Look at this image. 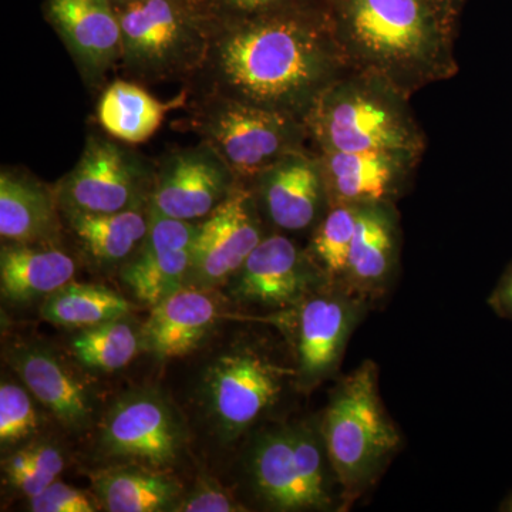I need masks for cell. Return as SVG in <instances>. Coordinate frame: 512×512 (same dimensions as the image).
I'll return each instance as SVG.
<instances>
[{"label": "cell", "instance_id": "1", "mask_svg": "<svg viewBox=\"0 0 512 512\" xmlns=\"http://www.w3.org/2000/svg\"><path fill=\"white\" fill-rule=\"evenodd\" d=\"M349 72L325 2L214 25L200 76L204 96L227 97L305 121Z\"/></svg>", "mask_w": 512, "mask_h": 512}, {"label": "cell", "instance_id": "2", "mask_svg": "<svg viewBox=\"0 0 512 512\" xmlns=\"http://www.w3.org/2000/svg\"><path fill=\"white\" fill-rule=\"evenodd\" d=\"M350 72L412 97L458 73V26L430 0H323Z\"/></svg>", "mask_w": 512, "mask_h": 512}, {"label": "cell", "instance_id": "3", "mask_svg": "<svg viewBox=\"0 0 512 512\" xmlns=\"http://www.w3.org/2000/svg\"><path fill=\"white\" fill-rule=\"evenodd\" d=\"M313 151H390L421 157L426 134L410 97L389 83L349 72L326 90L305 120Z\"/></svg>", "mask_w": 512, "mask_h": 512}, {"label": "cell", "instance_id": "4", "mask_svg": "<svg viewBox=\"0 0 512 512\" xmlns=\"http://www.w3.org/2000/svg\"><path fill=\"white\" fill-rule=\"evenodd\" d=\"M379 375L365 362L340 380L330 396L320 431L336 480L340 510H349L376 484L402 444V436L384 409Z\"/></svg>", "mask_w": 512, "mask_h": 512}, {"label": "cell", "instance_id": "5", "mask_svg": "<svg viewBox=\"0 0 512 512\" xmlns=\"http://www.w3.org/2000/svg\"><path fill=\"white\" fill-rule=\"evenodd\" d=\"M123 35L121 69L138 84L194 82L210 53L214 23L198 0L114 5Z\"/></svg>", "mask_w": 512, "mask_h": 512}, {"label": "cell", "instance_id": "6", "mask_svg": "<svg viewBox=\"0 0 512 512\" xmlns=\"http://www.w3.org/2000/svg\"><path fill=\"white\" fill-rule=\"evenodd\" d=\"M245 476L266 510L330 511L342 504L320 424H284L256 434L245 456Z\"/></svg>", "mask_w": 512, "mask_h": 512}, {"label": "cell", "instance_id": "7", "mask_svg": "<svg viewBox=\"0 0 512 512\" xmlns=\"http://www.w3.org/2000/svg\"><path fill=\"white\" fill-rule=\"evenodd\" d=\"M295 366H286L268 349L238 340L205 365L198 397L205 420L222 444L237 441L284 393Z\"/></svg>", "mask_w": 512, "mask_h": 512}, {"label": "cell", "instance_id": "8", "mask_svg": "<svg viewBox=\"0 0 512 512\" xmlns=\"http://www.w3.org/2000/svg\"><path fill=\"white\" fill-rule=\"evenodd\" d=\"M194 130L247 184L279 160L312 150L305 121L220 96H202Z\"/></svg>", "mask_w": 512, "mask_h": 512}, {"label": "cell", "instance_id": "9", "mask_svg": "<svg viewBox=\"0 0 512 512\" xmlns=\"http://www.w3.org/2000/svg\"><path fill=\"white\" fill-rule=\"evenodd\" d=\"M365 298L343 282H328L302 302L268 318L288 339L295 360V383L311 392L338 370Z\"/></svg>", "mask_w": 512, "mask_h": 512}, {"label": "cell", "instance_id": "10", "mask_svg": "<svg viewBox=\"0 0 512 512\" xmlns=\"http://www.w3.org/2000/svg\"><path fill=\"white\" fill-rule=\"evenodd\" d=\"M156 163L130 144L90 133L82 156L55 187L60 211L113 214L150 204Z\"/></svg>", "mask_w": 512, "mask_h": 512}, {"label": "cell", "instance_id": "11", "mask_svg": "<svg viewBox=\"0 0 512 512\" xmlns=\"http://www.w3.org/2000/svg\"><path fill=\"white\" fill-rule=\"evenodd\" d=\"M185 430L177 409L160 390L144 387L117 397L99 423L97 450L111 464L168 471L180 461Z\"/></svg>", "mask_w": 512, "mask_h": 512}, {"label": "cell", "instance_id": "12", "mask_svg": "<svg viewBox=\"0 0 512 512\" xmlns=\"http://www.w3.org/2000/svg\"><path fill=\"white\" fill-rule=\"evenodd\" d=\"M241 183L210 144L178 147L156 163L151 210L163 217L200 222L227 201Z\"/></svg>", "mask_w": 512, "mask_h": 512}, {"label": "cell", "instance_id": "13", "mask_svg": "<svg viewBox=\"0 0 512 512\" xmlns=\"http://www.w3.org/2000/svg\"><path fill=\"white\" fill-rule=\"evenodd\" d=\"M265 237L254 192L239 183L224 204L198 222L187 286L215 289L228 284Z\"/></svg>", "mask_w": 512, "mask_h": 512}, {"label": "cell", "instance_id": "14", "mask_svg": "<svg viewBox=\"0 0 512 512\" xmlns=\"http://www.w3.org/2000/svg\"><path fill=\"white\" fill-rule=\"evenodd\" d=\"M328 282L332 281L313 261L308 249L285 235L274 234L262 239L228 285L235 301L282 311Z\"/></svg>", "mask_w": 512, "mask_h": 512}, {"label": "cell", "instance_id": "15", "mask_svg": "<svg viewBox=\"0 0 512 512\" xmlns=\"http://www.w3.org/2000/svg\"><path fill=\"white\" fill-rule=\"evenodd\" d=\"M42 12L84 84L92 92L103 90L123 55L120 20L111 0H45Z\"/></svg>", "mask_w": 512, "mask_h": 512}, {"label": "cell", "instance_id": "16", "mask_svg": "<svg viewBox=\"0 0 512 512\" xmlns=\"http://www.w3.org/2000/svg\"><path fill=\"white\" fill-rule=\"evenodd\" d=\"M247 185L262 215L284 232L316 227L329 210L322 165L313 150L282 158Z\"/></svg>", "mask_w": 512, "mask_h": 512}, {"label": "cell", "instance_id": "17", "mask_svg": "<svg viewBox=\"0 0 512 512\" xmlns=\"http://www.w3.org/2000/svg\"><path fill=\"white\" fill-rule=\"evenodd\" d=\"M6 362L63 429L82 433L93 426L96 396L55 350L43 343H15L6 352Z\"/></svg>", "mask_w": 512, "mask_h": 512}, {"label": "cell", "instance_id": "18", "mask_svg": "<svg viewBox=\"0 0 512 512\" xmlns=\"http://www.w3.org/2000/svg\"><path fill=\"white\" fill-rule=\"evenodd\" d=\"M197 228L198 222L173 220L151 210L146 241L120 269L121 281L137 302L153 308L187 286Z\"/></svg>", "mask_w": 512, "mask_h": 512}, {"label": "cell", "instance_id": "19", "mask_svg": "<svg viewBox=\"0 0 512 512\" xmlns=\"http://www.w3.org/2000/svg\"><path fill=\"white\" fill-rule=\"evenodd\" d=\"M322 165L329 207L394 204L412 183L421 157L390 151H315Z\"/></svg>", "mask_w": 512, "mask_h": 512}, {"label": "cell", "instance_id": "20", "mask_svg": "<svg viewBox=\"0 0 512 512\" xmlns=\"http://www.w3.org/2000/svg\"><path fill=\"white\" fill-rule=\"evenodd\" d=\"M212 291L184 286L153 306L141 326L144 350L160 360L194 352L222 315L221 299Z\"/></svg>", "mask_w": 512, "mask_h": 512}, {"label": "cell", "instance_id": "21", "mask_svg": "<svg viewBox=\"0 0 512 512\" xmlns=\"http://www.w3.org/2000/svg\"><path fill=\"white\" fill-rule=\"evenodd\" d=\"M62 211L55 187L22 168L0 171V237L10 244H59Z\"/></svg>", "mask_w": 512, "mask_h": 512}, {"label": "cell", "instance_id": "22", "mask_svg": "<svg viewBox=\"0 0 512 512\" xmlns=\"http://www.w3.org/2000/svg\"><path fill=\"white\" fill-rule=\"evenodd\" d=\"M399 238L394 204L359 205L343 284L365 299L382 293L396 269Z\"/></svg>", "mask_w": 512, "mask_h": 512}, {"label": "cell", "instance_id": "23", "mask_svg": "<svg viewBox=\"0 0 512 512\" xmlns=\"http://www.w3.org/2000/svg\"><path fill=\"white\" fill-rule=\"evenodd\" d=\"M80 254L99 268H123L146 241L150 204L113 214L62 211Z\"/></svg>", "mask_w": 512, "mask_h": 512}, {"label": "cell", "instance_id": "24", "mask_svg": "<svg viewBox=\"0 0 512 512\" xmlns=\"http://www.w3.org/2000/svg\"><path fill=\"white\" fill-rule=\"evenodd\" d=\"M76 271V259L57 244L3 242L0 249V291L16 305L46 299L72 282Z\"/></svg>", "mask_w": 512, "mask_h": 512}, {"label": "cell", "instance_id": "25", "mask_svg": "<svg viewBox=\"0 0 512 512\" xmlns=\"http://www.w3.org/2000/svg\"><path fill=\"white\" fill-rule=\"evenodd\" d=\"M90 483L101 508L109 512H170L185 493L167 471L138 464L100 468L90 474Z\"/></svg>", "mask_w": 512, "mask_h": 512}, {"label": "cell", "instance_id": "26", "mask_svg": "<svg viewBox=\"0 0 512 512\" xmlns=\"http://www.w3.org/2000/svg\"><path fill=\"white\" fill-rule=\"evenodd\" d=\"M173 104L151 96L143 84L114 80L101 90L97 121L110 137L136 146L157 133Z\"/></svg>", "mask_w": 512, "mask_h": 512}, {"label": "cell", "instance_id": "27", "mask_svg": "<svg viewBox=\"0 0 512 512\" xmlns=\"http://www.w3.org/2000/svg\"><path fill=\"white\" fill-rule=\"evenodd\" d=\"M133 305L103 285L69 282L43 302V319L69 329H86L130 316Z\"/></svg>", "mask_w": 512, "mask_h": 512}, {"label": "cell", "instance_id": "28", "mask_svg": "<svg viewBox=\"0 0 512 512\" xmlns=\"http://www.w3.org/2000/svg\"><path fill=\"white\" fill-rule=\"evenodd\" d=\"M141 350H144L141 326L128 316L77 330L70 340V352L76 362L99 373L124 369Z\"/></svg>", "mask_w": 512, "mask_h": 512}, {"label": "cell", "instance_id": "29", "mask_svg": "<svg viewBox=\"0 0 512 512\" xmlns=\"http://www.w3.org/2000/svg\"><path fill=\"white\" fill-rule=\"evenodd\" d=\"M66 451L49 440H32L10 451L2 463V483L29 500L59 480L67 467Z\"/></svg>", "mask_w": 512, "mask_h": 512}, {"label": "cell", "instance_id": "30", "mask_svg": "<svg viewBox=\"0 0 512 512\" xmlns=\"http://www.w3.org/2000/svg\"><path fill=\"white\" fill-rule=\"evenodd\" d=\"M359 205L338 204L329 207L313 231L308 249L313 261L332 282L345 278L350 245L355 235Z\"/></svg>", "mask_w": 512, "mask_h": 512}, {"label": "cell", "instance_id": "31", "mask_svg": "<svg viewBox=\"0 0 512 512\" xmlns=\"http://www.w3.org/2000/svg\"><path fill=\"white\" fill-rule=\"evenodd\" d=\"M35 397L25 384L2 380L0 384V444L3 450L35 440L40 430Z\"/></svg>", "mask_w": 512, "mask_h": 512}, {"label": "cell", "instance_id": "32", "mask_svg": "<svg viewBox=\"0 0 512 512\" xmlns=\"http://www.w3.org/2000/svg\"><path fill=\"white\" fill-rule=\"evenodd\" d=\"M26 510L32 512H96L101 511L99 498L93 491L70 487L63 481L45 488L42 493L26 500Z\"/></svg>", "mask_w": 512, "mask_h": 512}, {"label": "cell", "instance_id": "33", "mask_svg": "<svg viewBox=\"0 0 512 512\" xmlns=\"http://www.w3.org/2000/svg\"><path fill=\"white\" fill-rule=\"evenodd\" d=\"M214 25L255 18L319 0H198Z\"/></svg>", "mask_w": 512, "mask_h": 512}, {"label": "cell", "instance_id": "34", "mask_svg": "<svg viewBox=\"0 0 512 512\" xmlns=\"http://www.w3.org/2000/svg\"><path fill=\"white\" fill-rule=\"evenodd\" d=\"M248 511L227 488L214 478H198L188 493H184L174 512H242Z\"/></svg>", "mask_w": 512, "mask_h": 512}, {"label": "cell", "instance_id": "35", "mask_svg": "<svg viewBox=\"0 0 512 512\" xmlns=\"http://www.w3.org/2000/svg\"><path fill=\"white\" fill-rule=\"evenodd\" d=\"M488 303L498 316L512 320V262L507 266L503 276L495 286Z\"/></svg>", "mask_w": 512, "mask_h": 512}, {"label": "cell", "instance_id": "36", "mask_svg": "<svg viewBox=\"0 0 512 512\" xmlns=\"http://www.w3.org/2000/svg\"><path fill=\"white\" fill-rule=\"evenodd\" d=\"M430 2L440 10L441 15H443L448 22L458 26V22H460L461 15H463L464 9H466L468 0H430Z\"/></svg>", "mask_w": 512, "mask_h": 512}, {"label": "cell", "instance_id": "37", "mask_svg": "<svg viewBox=\"0 0 512 512\" xmlns=\"http://www.w3.org/2000/svg\"><path fill=\"white\" fill-rule=\"evenodd\" d=\"M500 511L512 512V493L505 498L504 503L501 504Z\"/></svg>", "mask_w": 512, "mask_h": 512}, {"label": "cell", "instance_id": "38", "mask_svg": "<svg viewBox=\"0 0 512 512\" xmlns=\"http://www.w3.org/2000/svg\"><path fill=\"white\" fill-rule=\"evenodd\" d=\"M136 2V0H111L113 5H126V3Z\"/></svg>", "mask_w": 512, "mask_h": 512}]
</instances>
